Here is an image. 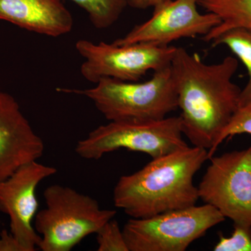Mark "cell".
<instances>
[{
	"label": "cell",
	"instance_id": "1",
	"mask_svg": "<svg viewBox=\"0 0 251 251\" xmlns=\"http://www.w3.org/2000/svg\"><path fill=\"white\" fill-rule=\"evenodd\" d=\"M238 67L237 59L231 56L207 64L199 54L176 47L172 75L181 130L193 146L211 150L239 108L242 90L232 80Z\"/></svg>",
	"mask_w": 251,
	"mask_h": 251
},
{
	"label": "cell",
	"instance_id": "2",
	"mask_svg": "<svg viewBox=\"0 0 251 251\" xmlns=\"http://www.w3.org/2000/svg\"><path fill=\"white\" fill-rule=\"evenodd\" d=\"M208 159L207 150L197 147L152 158L140 171L120 178L114 204L133 219L196 205L199 196L193 177Z\"/></svg>",
	"mask_w": 251,
	"mask_h": 251
},
{
	"label": "cell",
	"instance_id": "3",
	"mask_svg": "<svg viewBox=\"0 0 251 251\" xmlns=\"http://www.w3.org/2000/svg\"><path fill=\"white\" fill-rule=\"evenodd\" d=\"M64 93L85 96L109 121H156L178 108L177 94L171 66L153 72L144 82L103 78L85 90L59 89Z\"/></svg>",
	"mask_w": 251,
	"mask_h": 251
},
{
	"label": "cell",
	"instance_id": "4",
	"mask_svg": "<svg viewBox=\"0 0 251 251\" xmlns=\"http://www.w3.org/2000/svg\"><path fill=\"white\" fill-rule=\"evenodd\" d=\"M46 206L36 213L34 229L42 251H69L98 232L117 211L101 209L94 198L74 188L53 184L44 192Z\"/></svg>",
	"mask_w": 251,
	"mask_h": 251
},
{
	"label": "cell",
	"instance_id": "5",
	"mask_svg": "<svg viewBox=\"0 0 251 251\" xmlns=\"http://www.w3.org/2000/svg\"><path fill=\"white\" fill-rule=\"evenodd\" d=\"M182 135L179 117L156 121H111L79 140L75 151L87 160L100 159L120 149L140 151L155 158L187 148Z\"/></svg>",
	"mask_w": 251,
	"mask_h": 251
},
{
	"label": "cell",
	"instance_id": "6",
	"mask_svg": "<svg viewBox=\"0 0 251 251\" xmlns=\"http://www.w3.org/2000/svg\"><path fill=\"white\" fill-rule=\"evenodd\" d=\"M225 220L214 206L196 204L151 217L131 218L122 231L129 251H184Z\"/></svg>",
	"mask_w": 251,
	"mask_h": 251
},
{
	"label": "cell",
	"instance_id": "7",
	"mask_svg": "<svg viewBox=\"0 0 251 251\" xmlns=\"http://www.w3.org/2000/svg\"><path fill=\"white\" fill-rule=\"evenodd\" d=\"M75 49L85 59L80 72L86 80L97 83L103 78L138 82L149 71L171 66L176 47L151 43L116 45L81 39Z\"/></svg>",
	"mask_w": 251,
	"mask_h": 251
},
{
	"label": "cell",
	"instance_id": "8",
	"mask_svg": "<svg viewBox=\"0 0 251 251\" xmlns=\"http://www.w3.org/2000/svg\"><path fill=\"white\" fill-rule=\"evenodd\" d=\"M199 199L234 224L251 227V147L209 158Z\"/></svg>",
	"mask_w": 251,
	"mask_h": 251
},
{
	"label": "cell",
	"instance_id": "9",
	"mask_svg": "<svg viewBox=\"0 0 251 251\" xmlns=\"http://www.w3.org/2000/svg\"><path fill=\"white\" fill-rule=\"evenodd\" d=\"M199 0H166L153 6L152 16L138 25L113 44L128 45L137 43H151L169 46L183 39L206 36L221 23L215 14H201Z\"/></svg>",
	"mask_w": 251,
	"mask_h": 251
},
{
	"label": "cell",
	"instance_id": "10",
	"mask_svg": "<svg viewBox=\"0 0 251 251\" xmlns=\"http://www.w3.org/2000/svg\"><path fill=\"white\" fill-rule=\"evenodd\" d=\"M57 171L54 167L31 161L0 181V212L9 216L10 232L26 251L39 249L41 241L32 224L39 208L36 188Z\"/></svg>",
	"mask_w": 251,
	"mask_h": 251
},
{
	"label": "cell",
	"instance_id": "11",
	"mask_svg": "<svg viewBox=\"0 0 251 251\" xmlns=\"http://www.w3.org/2000/svg\"><path fill=\"white\" fill-rule=\"evenodd\" d=\"M44 150V141L34 132L16 99L0 92V181L25 164L38 161Z\"/></svg>",
	"mask_w": 251,
	"mask_h": 251
},
{
	"label": "cell",
	"instance_id": "12",
	"mask_svg": "<svg viewBox=\"0 0 251 251\" xmlns=\"http://www.w3.org/2000/svg\"><path fill=\"white\" fill-rule=\"evenodd\" d=\"M0 20L51 37L65 35L74 27L62 0H0Z\"/></svg>",
	"mask_w": 251,
	"mask_h": 251
},
{
	"label": "cell",
	"instance_id": "13",
	"mask_svg": "<svg viewBox=\"0 0 251 251\" xmlns=\"http://www.w3.org/2000/svg\"><path fill=\"white\" fill-rule=\"evenodd\" d=\"M198 4L221 20L219 25L203 36L206 42H211L225 31L234 28L251 30V0H199Z\"/></svg>",
	"mask_w": 251,
	"mask_h": 251
},
{
	"label": "cell",
	"instance_id": "14",
	"mask_svg": "<svg viewBox=\"0 0 251 251\" xmlns=\"http://www.w3.org/2000/svg\"><path fill=\"white\" fill-rule=\"evenodd\" d=\"M213 47L227 46L247 68L249 81L240 94L239 105L251 102V30L246 28H234L225 31L211 41Z\"/></svg>",
	"mask_w": 251,
	"mask_h": 251
},
{
	"label": "cell",
	"instance_id": "15",
	"mask_svg": "<svg viewBox=\"0 0 251 251\" xmlns=\"http://www.w3.org/2000/svg\"><path fill=\"white\" fill-rule=\"evenodd\" d=\"M85 10L94 27L105 29L118 21L126 7V0H70Z\"/></svg>",
	"mask_w": 251,
	"mask_h": 251
},
{
	"label": "cell",
	"instance_id": "16",
	"mask_svg": "<svg viewBox=\"0 0 251 251\" xmlns=\"http://www.w3.org/2000/svg\"><path fill=\"white\" fill-rule=\"evenodd\" d=\"M248 133L251 135V102L239 106L233 116L231 118L228 125L223 130L215 145L208 151L209 158L214 156L219 145L225 140L234 135Z\"/></svg>",
	"mask_w": 251,
	"mask_h": 251
},
{
	"label": "cell",
	"instance_id": "17",
	"mask_svg": "<svg viewBox=\"0 0 251 251\" xmlns=\"http://www.w3.org/2000/svg\"><path fill=\"white\" fill-rule=\"evenodd\" d=\"M98 251H129L123 231L116 220L112 219L97 232Z\"/></svg>",
	"mask_w": 251,
	"mask_h": 251
},
{
	"label": "cell",
	"instance_id": "18",
	"mask_svg": "<svg viewBox=\"0 0 251 251\" xmlns=\"http://www.w3.org/2000/svg\"><path fill=\"white\" fill-rule=\"evenodd\" d=\"M214 251H251V227L234 224L230 237L220 234Z\"/></svg>",
	"mask_w": 251,
	"mask_h": 251
},
{
	"label": "cell",
	"instance_id": "19",
	"mask_svg": "<svg viewBox=\"0 0 251 251\" xmlns=\"http://www.w3.org/2000/svg\"><path fill=\"white\" fill-rule=\"evenodd\" d=\"M0 251H26L19 241L6 229L0 233Z\"/></svg>",
	"mask_w": 251,
	"mask_h": 251
},
{
	"label": "cell",
	"instance_id": "20",
	"mask_svg": "<svg viewBox=\"0 0 251 251\" xmlns=\"http://www.w3.org/2000/svg\"><path fill=\"white\" fill-rule=\"evenodd\" d=\"M130 7L137 9H146L166 0H126Z\"/></svg>",
	"mask_w": 251,
	"mask_h": 251
}]
</instances>
